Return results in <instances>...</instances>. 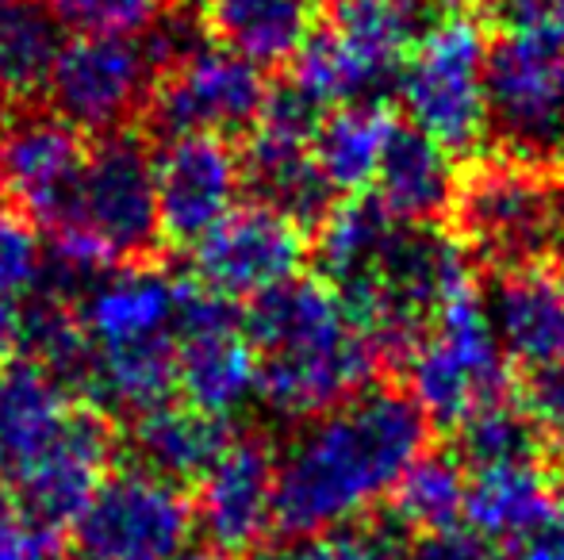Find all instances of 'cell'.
<instances>
[{
    "label": "cell",
    "mask_w": 564,
    "mask_h": 560,
    "mask_svg": "<svg viewBox=\"0 0 564 560\" xmlns=\"http://www.w3.org/2000/svg\"><path fill=\"white\" fill-rule=\"evenodd\" d=\"M423 453L426 415L408 392H357L276 457V530L304 541L361 523Z\"/></svg>",
    "instance_id": "6da1fadb"
},
{
    "label": "cell",
    "mask_w": 564,
    "mask_h": 560,
    "mask_svg": "<svg viewBox=\"0 0 564 560\" xmlns=\"http://www.w3.org/2000/svg\"><path fill=\"white\" fill-rule=\"evenodd\" d=\"M258 350V396L281 419H319L369 388L380 342L327 281L296 277L253 299L246 319Z\"/></svg>",
    "instance_id": "7a4b0ae2"
},
{
    "label": "cell",
    "mask_w": 564,
    "mask_h": 560,
    "mask_svg": "<svg viewBox=\"0 0 564 560\" xmlns=\"http://www.w3.org/2000/svg\"><path fill=\"white\" fill-rule=\"evenodd\" d=\"M380 350H408L468 296V254L434 223H395L365 273L338 292Z\"/></svg>",
    "instance_id": "3957f363"
},
{
    "label": "cell",
    "mask_w": 564,
    "mask_h": 560,
    "mask_svg": "<svg viewBox=\"0 0 564 560\" xmlns=\"http://www.w3.org/2000/svg\"><path fill=\"white\" fill-rule=\"evenodd\" d=\"M488 39L465 12L434 20L400 66L395 89L408 128L468 154L488 135Z\"/></svg>",
    "instance_id": "277c9868"
},
{
    "label": "cell",
    "mask_w": 564,
    "mask_h": 560,
    "mask_svg": "<svg viewBox=\"0 0 564 560\" xmlns=\"http://www.w3.org/2000/svg\"><path fill=\"white\" fill-rule=\"evenodd\" d=\"M507 361L488 311L465 296L403 350L408 396L426 419L457 430L473 415L503 404Z\"/></svg>",
    "instance_id": "5b68a950"
},
{
    "label": "cell",
    "mask_w": 564,
    "mask_h": 560,
    "mask_svg": "<svg viewBox=\"0 0 564 560\" xmlns=\"http://www.w3.org/2000/svg\"><path fill=\"white\" fill-rule=\"evenodd\" d=\"M468 250L499 270L538 265L564 250V185L538 165H484L457 193Z\"/></svg>",
    "instance_id": "8992f818"
},
{
    "label": "cell",
    "mask_w": 564,
    "mask_h": 560,
    "mask_svg": "<svg viewBox=\"0 0 564 560\" xmlns=\"http://www.w3.org/2000/svg\"><path fill=\"white\" fill-rule=\"evenodd\" d=\"M488 135L522 165L564 157V39L507 31L488 51Z\"/></svg>",
    "instance_id": "52a82bcc"
},
{
    "label": "cell",
    "mask_w": 564,
    "mask_h": 560,
    "mask_svg": "<svg viewBox=\"0 0 564 560\" xmlns=\"http://www.w3.org/2000/svg\"><path fill=\"white\" fill-rule=\"evenodd\" d=\"M85 560H177L196 534L181 484L131 464L108 472L74 523Z\"/></svg>",
    "instance_id": "ba28073f"
},
{
    "label": "cell",
    "mask_w": 564,
    "mask_h": 560,
    "mask_svg": "<svg viewBox=\"0 0 564 560\" xmlns=\"http://www.w3.org/2000/svg\"><path fill=\"white\" fill-rule=\"evenodd\" d=\"M269 100V85L261 66L219 46L216 39H200L177 62L158 74L150 92V123L158 135H224L258 123Z\"/></svg>",
    "instance_id": "9c48e42d"
},
{
    "label": "cell",
    "mask_w": 564,
    "mask_h": 560,
    "mask_svg": "<svg viewBox=\"0 0 564 560\" xmlns=\"http://www.w3.org/2000/svg\"><path fill=\"white\" fill-rule=\"evenodd\" d=\"M158 62L147 39L77 35L62 46L46 97L58 120L85 135H119L150 105Z\"/></svg>",
    "instance_id": "30bf717a"
},
{
    "label": "cell",
    "mask_w": 564,
    "mask_h": 560,
    "mask_svg": "<svg viewBox=\"0 0 564 560\" xmlns=\"http://www.w3.org/2000/svg\"><path fill=\"white\" fill-rule=\"evenodd\" d=\"M116 453V426L105 407L69 404L51 438L23 457L12 472V492L46 526L66 530L82 518L97 487L105 484Z\"/></svg>",
    "instance_id": "8fae6325"
},
{
    "label": "cell",
    "mask_w": 564,
    "mask_h": 560,
    "mask_svg": "<svg viewBox=\"0 0 564 560\" xmlns=\"http://www.w3.org/2000/svg\"><path fill=\"white\" fill-rule=\"evenodd\" d=\"M177 388L185 404L230 419L258 396V350L235 304L185 284L177 315Z\"/></svg>",
    "instance_id": "7c38bea8"
},
{
    "label": "cell",
    "mask_w": 564,
    "mask_h": 560,
    "mask_svg": "<svg viewBox=\"0 0 564 560\" xmlns=\"http://www.w3.org/2000/svg\"><path fill=\"white\" fill-rule=\"evenodd\" d=\"M304 262V227L261 200L238 204L208 239L193 246L196 284L230 304L261 299L265 292L296 281Z\"/></svg>",
    "instance_id": "4fadbf2b"
},
{
    "label": "cell",
    "mask_w": 564,
    "mask_h": 560,
    "mask_svg": "<svg viewBox=\"0 0 564 560\" xmlns=\"http://www.w3.org/2000/svg\"><path fill=\"white\" fill-rule=\"evenodd\" d=\"M162 239L196 246L238 208L246 188L242 150L224 135L165 139L154 157Z\"/></svg>",
    "instance_id": "5bb4252c"
},
{
    "label": "cell",
    "mask_w": 564,
    "mask_h": 560,
    "mask_svg": "<svg viewBox=\"0 0 564 560\" xmlns=\"http://www.w3.org/2000/svg\"><path fill=\"white\" fill-rule=\"evenodd\" d=\"M196 534L212 553L246 557L276 530V453L261 433L235 438L196 480Z\"/></svg>",
    "instance_id": "9a60e30c"
},
{
    "label": "cell",
    "mask_w": 564,
    "mask_h": 560,
    "mask_svg": "<svg viewBox=\"0 0 564 560\" xmlns=\"http://www.w3.org/2000/svg\"><path fill=\"white\" fill-rule=\"evenodd\" d=\"M89 162L82 131L54 112H20L0 128V188L46 227H58Z\"/></svg>",
    "instance_id": "2e32d148"
},
{
    "label": "cell",
    "mask_w": 564,
    "mask_h": 560,
    "mask_svg": "<svg viewBox=\"0 0 564 560\" xmlns=\"http://www.w3.org/2000/svg\"><path fill=\"white\" fill-rule=\"evenodd\" d=\"M185 284L173 273L147 262H127L97 277L82 292V322L93 338V350L105 345L147 342V338L177 334Z\"/></svg>",
    "instance_id": "e0dca14e"
},
{
    "label": "cell",
    "mask_w": 564,
    "mask_h": 560,
    "mask_svg": "<svg viewBox=\"0 0 564 560\" xmlns=\"http://www.w3.org/2000/svg\"><path fill=\"white\" fill-rule=\"evenodd\" d=\"M484 311L511 361L527 369L564 361V273L553 265L499 270Z\"/></svg>",
    "instance_id": "ac0fdd59"
},
{
    "label": "cell",
    "mask_w": 564,
    "mask_h": 560,
    "mask_svg": "<svg viewBox=\"0 0 564 560\" xmlns=\"http://www.w3.org/2000/svg\"><path fill=\"white\" fill-rule=\"evenodd\" d=\"M557 507H561L557 480H553V472L538 457L476 464L468 472L465 523L480 538H488L491 546H499V541L519 546Z\"/></svg>",
    "instance_id": "d6986e66"
},
{
    "label": "cell",
    "mask_w": 564,
    "mask_h": 560,
    "mask_svg": "<svg viewBox=\"0 0 564 560\" xmlns=\"http://www.w3.org/2000/svg\"><path fill=\"white\" fill-rule=\"evenodd\" d=\"M372 200L400 223H434L457 204L460 180L453 154L415 128H395L380 157Z\"/></svg>",
    "instance_id": "ffe728a7"
},
{
    "label": "cell",
    "mask_w": 564,
    "mask_h": 560,
    "mask_svg": "<svg viewBox=\"0 0 564 560\" xmlns=\"http://www.w3.org/2000/svg\"><path fill=\"white\" fill-rule=\"evenodd\" d=\"M319 0H200V28L253 66L292 62L315 35Z\"/></svg>",
    "instance_id": "44dd1931"
},
{
    "label": "cell",
    "mask_w": 564,
    "mask_h": 560,
    "mask_svg": "<svg viewBox=\"0 0 564 560\" xmlns=\"http://www.w3.org/2000/svg\"><path fill=\"white\" fill-rule=\"evenodd\" d=\"M230 441L235 433H230L227 419L193 404H173V399L139 415L131 430V446L142 469L158 472L173 484L200 480L224 457Z\"/></svg>",
    "instance_id": "7402d4cb"
},
{
    "label": "cell",
    "mask_w": 564,
    "mask_h": 560,
    "mask_svg": "<svg viewBox=\"0 0 564 560\" xmlns=\"http://www.w3.org/2000/svg\"><path fill=\"white\" fill-rule=\"evenodd\" d=\"M426 28V0H330L327 8V31L384 85L400 77Z\"/></svg>",
    "instance_id": "603a6c76"
},
{
    "label": "cell",
    "mask_w": 564,
    "mask_h": 560,
    "mask_svg": "<svg viewBox=\"0 0 564 560\" xmlns=\"http://www.w3.org/2000/svg\"><path fill=\"white\" fill-rule=\"evenodd\" d=\"M89 392L97 407L119 415H147L177 392V334L93 350Z\"/></svg>",
    "instance_id": "cb8c5ba5"
},
{
    "label": "cell",
    "mask_w": 564,
    "mask_h": 560,
    "mask_svg": "<svg viewBox=\"0 0 564 560\" xmlns=\"http://www.w3.org/2000/svg\"><path fill=\"white\" fill-rule=\"evenodd\" d=\"M400 123L377 100L330 108L315 131V162L335 193H361L377 180L380 157Z\"/></svg>",
    "instance_id": "d4e9b609"
},
{
    "label": "cell",
    "mask_w": 564,
    "mask_h": 560,
    "mask_svg": "<svg viewBox=\"0 0 564 560\" xmlns=\"http://www.w3.org/2000/svg\"><path fill=\"white\" fill-rule=\"evenodd\" d=\"M62 23L46 0H0V100L39 97L62 54Z\"/></svg>",
    "instance_id": "484cf974"
},
{
    "label": "cell",
    "mask_w": 564,
    "mask_h": 560,
    "mask_svg": "<svg viewBox=\"0 0 564 560\" xmlns=\"http://www.w3.org/2000/svg\"><path fill=\"white\" fill-rule=\"evenodd\" d=\"M23 315V350L28 361L51 373L62 388L85 384L93 376V338L82 322V311L69 296L39 288Z\"/></svg>",
    "instance_id": "4316f807"
},
{
    "label": "cell",
    "mask_w": 564,
    "mask_h": 560,
    "mask_svg": "<svg viewBox=\"0 0 564 560\" xmlns=\"http://www.w3.org/2000/svg\"><path fill=\"white\" fill-rule=\"evenodd\" d=\"M468 472L457 453H423L392 492L395 523L403 530H446L465 515Z\"/></svg>",
    "instance_id": "83f0119b"
},
{
    "label": "cell",
    "mask_w": 564,
    "mask_h": 560,
    "mask_svg": "<svg viewBox=\"0 0 564 560\" xmlns=\"http://www.w3.org/2000/svg\"><path fill=\"white\" fill-rule=\"evenodd\" d=\"M460 441V461L476 464H499V461H522V457H538V433L527 422L519 407L496 404L488 411L473 415L468 422L457 426Z\"/></svg>",
    "instance_id": "f1b7e54d"
},
{
    "label": "cell",
    "mask_w": 564,
    "mask_h": 560,
    "mask_svg": "<svg viewBox=\"0 0 564 560\" xmlns=\"http://www.w3.org/2000/svg\"><path fill=\"white\" fill-rule=\"evenodd\" d=\"M62 28L77 35L139 39L170 12V0H46Z\"/></svg>",
    "instance_id": "f546056e"
},
{
    "label": "cell",
    "mask_w": 564,
    "mask_h": 560,
    "mask_svg": "<svg viewBox=\"0 0 564 560\" xmlns=\"http://www.w3.org/2000/svg\"><path fill=\"white\" fill-rule=\"evenodd\" d=\"M46 277V246L23 216L0 211V299L35 296Z\"/></svg>",
    "instance_id": "4dcf8cb0"
},
{
    "label": "cell",
    "mask_w": 564,
    "mask_h": 560,
    "mask_svg": "<svg viewBox=\"0 0 564 560\" xmlns=\"http://www.w3.org/2000/svg\"><path fill=\"white\" fill-rule=\"evenodd\" d=\"M395 526L388 523L338 526V530L319 534V538H304L292 549L289 560H400L408 541H400Z\"/></svg>",
    "instance_id": "1f68e13d"
},
{
    "label": "cell",
    "mask_w": 564,
    "mask_h": 560,
    "mask_svg": "<svg viewBox=\"0 0 564 560\" xmlns=\"http://www.w3.org/2000/svg\"><path fill=\"white\" fill-rule=\"evenodd\" d=\"M519 411L534 426L542 446H553L564 453V361L530 369L527 384H522Z\"/></svg>",
    "instance_id": "d6a6232c"
},
{
    "label": "cell",
    "mask_w": 564,
    "mask_h": 560,
    "mask_svg": "<svg viewBox=\"0 0 564 560\" xmlns=\"http://www.w3.org/2000/svg\"><path fill=\"white\" fill-rule=\"evenodd\" d=\"M54 541L58 534L46 530L20 495L0 484V560H54Z\"/></svg>",
    "instance_id": "836d02e7"
},
{
    "label": "cell",
    "mask_w": 564,
    "mask_h": 560,
    "mask_svg": "<svg viewBox=\"0 0 564 560\" xmlns=\"http://www.w3.org/2000/svg\"><path fill=\"white\" fill-rule=\"evenodd\" d=\"M400 560H503L496 553L488 538L473 530V526H446V530H426L403 546Z\"/></svg>",
    "instance_id": "e575fe53"
},
{
    "label": "cell",
    "mask_w": 564,
    "mask_h": 560,
    "mask_svg": "<svg viewBox=\"0 0 564 560\" xmlns=\"http://www.w3.org/2000/svg\"><path fill=\"white\" fill-rule=\"evenodd\" d=\"M484 4L507 31L564 39V0H484Z\"/></svg>",
    "instance_id": "d590c367"
},
{
    "label": "cell",
    "mask_w": 564,
    "mask_h": 560,
    "mask_svg": "<svg viewBox=\"0 0 564 560\" xmlns=\"http://www.w3.org/2000/svg\"><path fill=\"white\" fill-rule=\"evenodd\" d=\"M511 560H564V507L553 510L534 534H527Z\"/></svg>",
    "instance_id": "8d00e7d4"
},
{
    "label": "cell",
    "mask_w": 564,
    "mask_h": 560,
    "mask_svg": "<svg viewBox=\"0 0 564 560\" xmlns=\"http://www.w3.org/2000/svg\"><path fill=\"white\" fill-rule=\"evenodd\" d=\"M15 350H23V315L15 311V304L0 299V369L12 361Z\"/></svg>",
    "instance_id": "74e56055"
},
{
    "label": "cell",
    "mask_w": 564,
    "mask_h": 560,
    "mask_svg": "<svg viewBox=\"0 0 564 560\" xmlns=\"http://www.w3.org/2000/svg\"><path fill=\"white\" fill-rule=\"evenodd\" d=\"M193 560H265V557H253V553H246V557H224V553H204V557H193Z\"/></svg>",
    "instance_id": "f35d334b"
},
{
    "label": "cell",
    "mask_w": 564,
    "mask_h": 560,
    "mask_svg": "<svg viewBox=\"0 0 564 560\" xmlns=\"http://www.w3.org/2000/svg\"><path fill=\"white\" fill-rule=\"evenodd\" d=\"M0 472H8V457H4V438H0Z\"/></svg>",
    "instance_id": "ab89813d"
},
{
    "label": "cell",
    "mask_w": 564,
    "mask_h": 560,
    "mask_svg": "<svg viewBox=\"0 0 564 560\" xmlns=\"http://www.w3.org/2000/svg\"><path fill=\"white\" fill-rule=\"evenodd\" d=\"M0 193H4V188H0Z\"/></svg>",
    "instance_id": "60d3db41"
}]
</instances>
